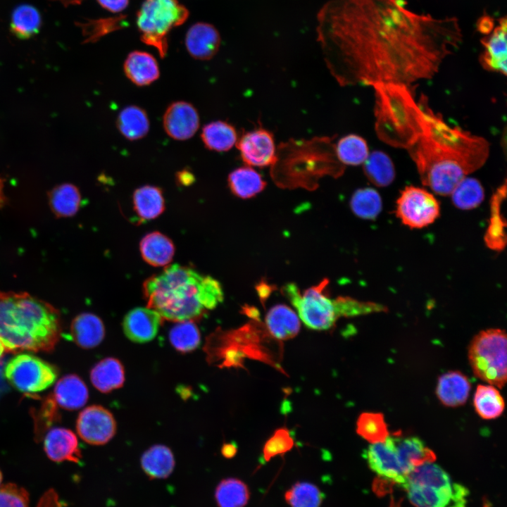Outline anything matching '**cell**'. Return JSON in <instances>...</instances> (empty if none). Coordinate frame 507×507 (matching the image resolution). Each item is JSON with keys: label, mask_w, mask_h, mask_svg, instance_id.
<instances>
[{"label": "cell", "mask_w": 507, "mask_h": 507, "mask_svg": "<svg viewBox=\"0 0 507 507\" xmlns=\"http://www.w3.org/2000/svg\"><path fill=\"white\" fill-rule=\"evenodd\" d=\"M317 39L344 86H409L432 78L460 47L455 16L410 9L404 0H328L317 14Z\"/></svg>", "instance_id": "1"}, {"label": "cell", "mask_w": 507, "mask_h": 507, "mask_svg": "<svg viewBox=\"0 0 507 507\" xmlns=\"http://www.w3.org/2000/svg\"><path fill=\"white\" fill-rule=\"evenodd\" d=\"M375 131L385 144L407 151L422 183L442 196L450 195L465 177L487 162L490 144L483 137L449 125L409 86L377 83Z\"/></svg>", "instance_id": "2"}, {"label": "cell", "mask_w": 507, "mask_h": 507, "mask_svg": "<svg viewBox=\"0 0 507 507\" xmlns=\"http://www.w3.org/2000/svg\"><path fill=\"white\" fill-rule=\"evenodd\" d=\"M143 293L147 307L170 321L194 320L223 300L220 283L192 268L174 264L146 279Z\"/></svg>", "instance_id": "3"}, {"label": "cell", "mask_w": 507, "mask_h": 507, "mask_svg": "<svg viewBox=\"0 0 507 507\" xmlns=\"http://www.w3.org/2000/svg\"><path fill=\"white\" fill-rule=\"evenodd\" d=\"M61 334L59 311L28 293L0 291V339L6 351L49 352Z\"/></svg>", "instance_id": "4"}, {"label": "cell", "mask_w": 507, "mask_h": 507, "mask_svg": "<svg viewBox=\"0 0 507 507\" xmlns=\"http://www.w3.org/2000/svg\"><path fill=\"white\" fill-rule=\"evenodd\" d=\"M328 280L303 292L297 285L290 282L282 288V293L296 310L305 325L315 330L331 328L340 317L360 315L378 310L373 303L357 301L349 297L332 299L325 292Z\"/></svg>", "instance_id": "5"}, {"label": "cell", "mask_w": 507, "mask_h": 507, "mask_svg": "<svg viewBox=\"0 0 507 507\" xmlns=\"http://www.w3.org/2000/svg\"><path fill=\"white\" fill-rule=\"evenodd\" d=\"M401 487L415 507H467L468 489L434 462L414 468Z\"/></svg>", "instance_id": "6"}, {"label": "cell", "mask_w": 507, "mask_h": 507, "mask_svg": "<svg viewBox=\"0 0 507 507\" xmlns=\"http://www.w3.org/2000/svg\"><path fill=\"white\" fill-rule=\"evenodd\" d=\"M188 16V10L178 0H144L136 20L141 40L156 49L161 58L165 57L168 34Z\"/></svg>", "instance_id": "7"}, {"label": "cell", "mask_w": 507, "mask_h": 507, "mask_svg": "<svg viewBox=\"0 0 507 507\" xmlns=\"http://www.w3.org/2000/svg\"><path fill=\"white\" fill-rule=\"evenodd\" d=\"M506 334L488 329L474 337L468 347V359L474 375L499 388L506 382Z\"/></svg>", "instance_id": "8"}, {"label": "cell", "mask_w": 507, "mask_h": 507, "mask_svg": "<svg viewBox=\"0 0 507 507\" xmlns=\"http://www.w3.org/2000/svg\"><path fill=\"white\" fill-rule=\"evenodd\" d=\"M58 374L56 366L29 353L13 356L4 370L8 382L24 393H35L47 389L56 381Z\"/></svg>", "instance_id": "9"}, {"label": "cell", "mask_w": 507, "mask_h": 507, "mask_svg": "<svg viewBox=\"0 0 507 507\" xmlns=\"http://www.w3.org/2000/svg\"><path fill=\"white\" fill-rule=\"evenodd\" d=\"M440 206L437 199L426 189L406 187L396 201V213L411 228H423L439 217Z\"/></svg>", "instance_id": "10"}, {"label": "cell", "mask_w": 507, "mask_h": 507, "mask_svg": "<svg viewBox=\"0 0 507 507\" xmlns=\"http://www.w3.org/2000/svg\"><path fill=\"white\" fill-rule=\"evenodd\" d=\"M76 429L79 436L92 445L108 442L116 432V422L106 408L93 405L85 408L78 415Z\"/></svg>", "instance_id": "11"}, {"label": "cell", "mask_w": 507, "mask_h": 507, "mask_svg": "<svg viewBox=\"0 0 507 507\" xmlns=\"http://www.w3.org/2000/svg\"><path fill=\"white\" fill-rule=\"evenodd\" d=\"M364 457L379 478L400 487L405 483L408 475L399 460L392 437L389 436L383 442L370 445Z\"/></svg>", "instance_id": "12"}, {"label": "cell", "mask_w": 507, "mask_h": 507, "mask_svg": "<svg viewBox=\"0 0 507 507\" xmlns=\"http://www.w3.org/2000/svg\"><path fill=\"white\" fill-rule=\"evenodd\" d=\"M242 161L249 166L265 167L274 164L277 151L273 134L263 128L249 131L237 142Z\"/></svg>", "instance_id": "13"}, {"label": "cell", "mask_w": 507, "mask_h": 507, "mask_svg": "<svg viewBox=\"0 0 507 507\" xmlns=\"http://www.w3.org/2000/svg\"><path fill=\"white\" fill-rule=\"evenodd\" d=\"M483 50L479 57L482 68L488 71L506 75L507 19L498 20L492 32L481 39Z\"/></svg>", "instance_id": "14"}, {"label": "cell", "mask_w": 507, "mask_h": 507, "mask_svg": "<svg viewBox=\"0 0 507 507\" xmlns=\"http://www.w3.org/2000/svg\"><path fill=\"white\" fill-rule=\"evenodd\" d=\"M199 115L196 108L183 101L173 102L166 108L163 125L171 138L184 141L193 137L199 127Z\"/></svg>", "instance_id": "15"}, {"label": "cell", "mask_w": 507, "mask_h": 507, "mask_svg": "<svg viewBox=\"0 0 507 507\" xmlns=\"http://www.w3.org/2000/svg\"><path fill=\"white\" fill-rule=\"evenodd\" d=\"M162 319L161 316L151 308H135L130 311L123 319L124 333L134 342H148L156 336Z\"/></svg>", "instance_id": "16"}, {"label": "cell", "mask_w": 507, "mask_h": 507, "mask_svg": "<svg viewBox=\"0 0 507 507\" xmlns=\"http://www.w3.org/2000/svg\"><path fill=\"white\" fill-rule=\"evenodd\" d=\"M44 451L54 462L80 463L81 451L75 434L68 429L54 427L50 430L44 441Z\"/></svg>", "instance_id": "17"}, {"label": "cell", "mask_w": 507, "mask_h": 507, "mask_svg": "<svg viewBox=\"0 0 507 507\" xmlns=\"http://www.w3.org/2000/svg\"><path fill=\"white\" fill-rule=\"evenodd\" d=\"M220 36L217 29L207 23H197L188 30L185 46L189 54L199 60H209L218 51Z\"/></svg>", "instance_id": "18"}, {"label": "cell", "mask_w": 507, "mask_h": 507, "mask_svg": "<svg viewBox=\"0 0 507 507\" xmlns=\"http://www.w3.org/2000/svg\"><path fill=\"white\" fill-rule=\"evenodd\" d=\"M399 460L407 475L415 468L434 462L436 455L418 437H392Z\"/></svg>", "instance_id": "19"}, {"label": "cell", "mask_w": 507, "mask_h": 507, "mask_svg": "<svg viewBox=\"0 0 507 507\" xmlns=\"http://www.w3.org/2000/svg\"><path fill=\"white\" fill-rule=\"evenodd\" d=\"M123 70L126 77L139 87L153 83L160 75L156 58L151 54L142 51H133L127 55Z\"/></svg>", "instance_id": "20"}, {"label": "cell", "mask_w": 507, "mask_h": 507, "mask_svg": "<svg viewBox=\"0 0 507 507\" xmlns=\"http://www.w3.org/2000/svg\"><path fill=\"white\" fill-rule=\"evenodd\" d=\"M70 334L73 341L81 348L89 349L97 346L105 337L104 325L97 315L82 313L72 321Z\"/></svg>", "instance_id": "21"}, {"label": "cell", "mask_w": 507, "mask_h": 507, "mask_svg": "<svg viewBox=\"0 0 507 507\" xmlns=\"http://www.w3.org/2000/svg\"><path fill=\"white\" fill-rule=\"evenodd\" d=\"M470 389L465 375L459 371H450L439 377L436 394L444 406L456 407L465 403Z\"/></svg>", "instance_id": "22"}, {"label": "cell", "mask_w": 507, "mask_h": 507, "mask_svg": "<svg viewBox=\"0 0 507 507\" xmlns=\"http://www.w3.org/2000/svg\"><path fill=\"white\" fill-rule=\"evenodd\" d=\"M265 322L271 336L280 340L294 337L298 334L301 326L296 313L290 307L282 303L269 309Z\"/></svg>", "instance_id": "23"}, {"label": "cell", "mask_w": 507, "mask_h": 507, "mask_svg": "<svg viewBox=\"0 0 507 507\" xmlns=\"http://www.w3.org/2000/svg\"><path fill=\"white\" fill-rule=\"evenodd\" d=\"M89 398L88 389L84 381L75 374L61 377L54 389V400L67 410H76L85 405Z\"/></svg>", "instance_id": "24"}, {"label": "cell", "mask_w": 507, "mask_h": 507, "mask_svg": "<svg viewBox=\"0 0 507 507\" xmlns=\"http://www.w3.org/2000/svg\"><path fill=\"white\" fill-rule=\"evenodd\" d=\"M506 194V182L500 185L493 194L490 204V218L489 226L484 234L487 246L494 251H500L506 246V223L501 213V206Z\"/></svg>", "instance_id": "25"}, {"label": "cell", "mask_w": 507, "mask_h": 507, "mask_svg": "<svg viewBox=\"0 0 507 507\" xmlns=\"http://www.w3.org/2000/svg\"><path fill=\"white\" fill-rule=\"evenodd\" d=\"M139 249L142 258L155 267L169 264L175 254L173 242L159 232H152L145 235L140 242Z\"/></svg>", "instance_id": "26"}, {"label": "cell", "mask_w": 507, "mask_h": 507, "mask_svg": "<svg viewBox=\"0 0 507 507\" xmlns=\"http://www.w3.org/2000/svg\"><path fill=\"white\" fill-rule=\"evenodd\" d=\"M140 462L144 473L152 480L168 477L175 465L171 449L163 444L149 447L142 455Z\"/></svg>", "instance_id": "27"}, {"label": "cell", "mask_w": 507, "mask_h": 507, "mask_svg": "<svg viewBox=\"0 0 507 507\" xmlns=\"http://www.w3.org/2000/svg\"><path fill=\"white\" fill-rule=\"evenodd\" d=\"M90 380L94 387L102 393H108L121 387L125 382V370L117 358L101 360L91 370Z\"/></svg>", "instance_id": "28"}, {"label": "cell", "mask_w": 507, "mask_h": 507, "mask_svg": "<svg viewBox=\"0 0 507 507\" xmlns=\"http://www.w3.org/2000/svg\"><path fill=\"white\" fill-rule=\"evenodd\" d=\"M42 15L34 6L23 4L16 6L11 13L10 31L20 39H28L39 32Z\"/></svg>", "instance_id": "29"}, {"label": "cell", "mask_w": 507, "mask_h": 507, "mask_svg": "<svg viewBox=\"0 0 507 507\" xmlns=\"http://www.w3.org/2000/svg\"><path fill=\"white\" fill-rule=\"evenodd\" d=\"M116 125L120 134L130 141L145 137L150 127L146 111L134 105L123 108L116 119Z\"/></svg>", "instance_id": "30"}, {"label": "cell", "mask_w": 507, "mask_h": 507, "mask_svg": "<svg viewBox=\"0 0 507 507\" xmlns=\"http://www.w3.org/2000/svg\"><path fill=\"white\" fill-rule=\"evenodd\" d=\"M231 192L237 197L249 199L261 192L266 183L252 167L246 165L236 168L228 176Z\"/></svg>", "instance_id": "31"}, {"label": "cell", "mask_w": 507, "mask_h": 507, "mask_svg": "<svg viewBox=\"0 0 507 507\" xmlns=\"http://www.w3.org/2000/svg\"><path fill=\"white\" fill-rule=\"evenodd\" d=\"M132 199L134 211L142 220L155 219L165 209L163 192L156 186L144 185L137 188Z\"/></svg>", "instance_id": "32"}, {"label": "cell", "mask_w": 507, "mask_h": 507, "mask_svg": "<svg viewBox=\"0 0 507 507\" xmlns=\"http://www.w3.org/2000/svg\"><path fill=\"white\" fill-rule=\"evenodd\" d=\"M204 146L218 152L229 151L237 142V134L230 123L216 120L205 125L201 134Z\"/></svg>", "instance_id": "33"}, {"label": "cell", "mask_w": 507, "mask_h": 507, "mask_svg": "<svg viewBox=\"0 0 507 507\" xmlns=\"http://www.w3.org/2000/svg\"><path fill=\"white\" fill-rule=\"evenodd\" d=\"M363 164L366 177L377 187H387L395 178L394 163L391 158L383 151H375L369 154Z\"/></svg>", "instance_id": "34"}, {"label": "cell", "mask_w": 507, "mask_h": 507, "mask_svg": "<svg viewBox=\"0 0 507 507\" xmlns=\"http://www.w3.org/2000/svg\"><path fill=\"white\" fill-rule=\"evenodd\" d=\"M51 210L58 218L74 215L81 204V195L77 187L66 183L54 187L49 195Z\"/></svg>", "instance_id": "35"}, {"label": "cell", "mask_w": 507, "mask_h": 507, "mask_svg": "<svg viewBox=\"0 0 507 507\" xmlns=\"http://www.w3.org/2000/svg\"><path fill=\"white\" fill-rule=\"evenodd\" d=\"M334 152L339 162L348 165L363 164L370 154L366 141L353 134L342 137L334 146Z\"/></svg>", "instance_id": "36"}, {"label": "cell", "mask_w": 507, "mask_h": 507, "mask_svg": "<svg viewBox=\"0 0 507 507\" xmlns=\"http://www.w3.org/2000/svg\"><path fill=\"white\" fill-rule=\"evenodd\" d=\"M473 403L477 414L486 420L499 417L505 406L502 396L492 385H478L474 395Z\"/></svg>", "instance_id": "37"}, {"label": "cell", "mask_w": 507, "mask_h": 507, "mask_svg": "<svg viewBox=\"0 0 507 507\" xmlns=\"http://www.w3.org/2000/svg\"><path fill=\"white\" fill-rule=\"evenodd\" d=\"M249 496L246 484L236 478L221 480L215 491V499L218 507H244Z\"/></svg>", "instance_id": "38"}, {"label": "cell", "mask_w": 507, "mask_h": 507, "mask_svg": "<svg viewBox=\"0 0 507 507\" xmlns=\"http://www.w3.org/2000/svg\"><path fill=\"white\" fill-rule=\"evenodd\" d=\"M450 195L456 207L469 210L477 207L482 202L484 190L478 180L466 177L456 186Z\"/></svg>", "instance_id": "39"}, {"label": "cell", "mask_w": 507, "mask_h": 507, "mask_svg": "<svg viewBox=\"0 0 507 507\" xmlns=\"http://www.w3.org/2000/svg\"><path fill=\"white\" fill-rule=\"evenodd\" d=\"M356 432L371 444L383 442L389 436L388 426L381 413H362L356 422Z\"/></svg>", "instance_id": "40"}, {"label": "cell", "mask_w": 507, "mask_h": 507, "mask_svg": "<svg viewBox=\"0 0 507 507\" xmlns=\"http://www.w3.org/2000/svg\"><path fill=\"white\" fill-rule=\"evenodd\" d=\"M169 340L177 351L188 353L199 346L201 335L197 326L192 320L180 321L170 329Z\"/></svg>", "instance_id": "41"}, {"label": "cell", "mask_w": 507, "mask_h": 507, "mask_svg": "<svg viewBox=\"0 0 507 507\" xmlns=\"http://www.w3.org/2000/svg\"><path fill=\"white\" fill-rule=\"evenodd\" d=\"M350 207L359 218L371 220L377 217L382 209L381 197L374 189H359L352 195Z\"/></svg>", "instance_id": "42"}, {"label": "cell", "mask_w": 507, "mask_h": 507, "mask_svg": "<svg viewBox=\"0 0 507 507\" xmlns=\"http://www.w3.org/2000/svg\"><path fill=\"white\" fill-rule=\"evenodd\" d=\"M125 16L91 19L83 22H77L76 25L81 29L84 37V43H92L98 41L106 35L120 29L123 27Z\"/></svg>", "instance_id": "43"}, {"label": "cell", "mask_w": 507, "mask_h": 507, "mask_svg": "<svg viewBox=\"0 0 507 507\" xmlns=\"http://www.w3.org/2000/svg\"><path fill=\"white\" fill-rule=\"evenodd\" d=\"M284 498L291 507H320L323 494L315 485L299 482L286 492Z\"/></svg>", "instance_id": "44"}, {"label": "cell", "mask_w": 507, "mask_h": 507, "mask_svg": "<svg viewBox=\"0 0 507 507\" xmlns=\"http://www.w3.org/2000/svg\"><path fill=\"white\" fill-rule=\"evenodd\" d=\"M294 439L286 428H280L267 440L263 449V457L266 462L273 457L282 455L294 446Z\"/></svg>", "instance_id": "45"}, {"label": "cell", "mask_w": 507, "mask_h": 507, "mask_svg": "<svg viewBox=\"0 0 507 507\" xmlns=\"http://www.w3.org/2000/svg\"><path fill=\"white\" fill-rule=\"evenodd\" d=\"M0 507H30L29 494L26 489L15 484L1 485Z\"/></svg>", "instance_id": "46"}, {"label": "cell", "mask_w": 507, "mask_h": 507, "mask_svg": "<svg viewBox=\"0 0 507 507\" xmlns=\"http://www.w3.org/2000/svg\"><path fill=\"white\" fill-rule=\"evenodd\" d=\"M105 9L113 12L120 13L125 10L129 4V0H96Z\"/></svg>", "instance_id": "47"}, {"label": "cell", "mask_w": 507, "mask_h": 507, "mask_svg": "<svg viewBox=\"0 0 507 507\" xmlns=\"http://www.w3.org/2000/svg\"><path fill=\"white\" fill-rule=\"evenodd\" d=\"M494 26V19L487 15L480 17L477 23L478 31L485 35L489 34Z\"/></svg>", "instance_id": "48"}, {"label": "cell", "mask_w": 507, "mask_h": 507, "mask_svg": "<svg viewBox=\"0 0 507 507\" xmlns=\"http://www.w3.org/2000/svg\"><path fill=\"white\" fill-rule=\"evenodd\" d=\"M177 181L180 184L187 186L194 181V175L188 170H182L176 174Z\"/></svg>", "instance_id": "49"}, {"label": "cell", "mask_w": 507, "mask_h": 507, "mask_svg": "<svg viewBox=\"0 0 507 507\" xmlns=\"http://www.w3.org/2000/svg\"><path fill=\"white\" fill-rule=\"evenodd\" d=\"M222 454L225 457L230 458L235 456L237 453V446L232 443L225 444L221 449Z\"/></svg>", "instance_id": "50"}, {"label": "cell", "mask_w": 507, "mask_h": 507, "mask_svg": "<svg viewBox=\"0 0 507 507\" xmlns=\"http://www.w3.org/2000/svg\"><path fill=\"white\" fill-rule=\"evenodd\" d=\"M56 501L57 500H56V496H54L55 502H51L48 495L46 494L43 499V501H42L40 504H39L38 507H58V502H56Z\"/></svg>", "instance_id": "51"}, {"label": "cell", "mask_w": 507, "mask_h": 507, "mask_svg": "<svg viewBox=\"0 0 507 507\" xmlns=\"http://www.w3.org/2000/svg\"><path fill=\"white\" fill-rule=\"evenodd\" d=\"M51 1H57L63 4L64 6H73V5H79L84 0H49Z\"/></svg>", "instance_id": "52"}, {"label": "cell", "mask_w": 507, "mask_h": 507, "mask_svg": "<svg viewBox=\"0 0 507 507\" xmlns=\"http://www.w3.org/2000/svg\"><path fill=\"white\" fill-rule=\"evenodd\" d=\"M2 189H3V184H2L1 180L0 179V207L1 206L3 201H4V196H3Z\"/></svg>", "instance_id": "53"}, {"label": "cell", "mask_w": 507, "mask_h": 507, "mask_svg": "<svg viewBox=\"0 0 507 507\" xmlns=\"http://www.w3.org/2000/svg\"><path fill=\"white\" fill-rule=\"evenodd\" d=\"M5 351H6L5 347H4L1 340L0 339V360L2 358Z\"/></svg>", "instance_id": "54"}, {"label": "cell", "mask_w": 507, "mask_h": 507, "mask_svg": "<svg viewBox=\"0 0 507 507\" xmlns=\"http://www.w3.org/2000/svg\"><path fill=\"white\" fill-rule=\"evenodd\" d=\"M2 478H3V477H2V473H1V470H0V486L1 485Z\"/></svg>", "instance_id": "55"}]
</instances>
